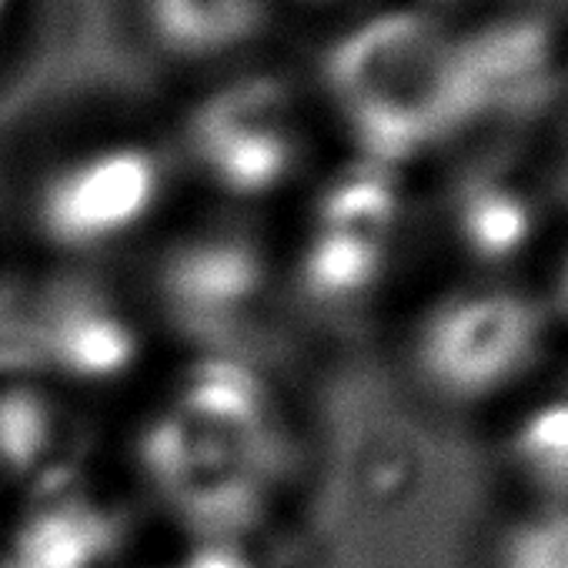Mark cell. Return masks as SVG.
Segmentation results:
<instances>
[{
	"instance_id": "obj_5",
	"label": "cell",
	"mask_w": 568,
	"mask_h": 568,
	"mask_svg": "<svg viewBox=\"0 0 568 568\" xmlns=\"http://www.w3.org/2000/svg\"><path fill=\"white\" fill-rule=\"evenodd\" d=\"M154 332L174 335L194 355H234L281 298L277 251L231 221L184 227L148 261L138 295Z\"/></svg>"
},
{
	"instance_id": "obj_13",
	"label": "cell",
	"mask_w": 568,
	"mask_h": 568,
	"mask_svg": "<svg viewBox=\"0 0 568 568\" xmlns=\"http://www.w3.org/2000/svg\"><path fill=\"white\" fill-rule=\"evenodd\" d=\"M161 568H261V558L244 545V535L187 531V545Z\"/></svg>"
},
{
	"instance_id": "obj_4",
	"label": "cell",
	"mask_w": 568,
	"mask_h": 568,
	"mask_svg": "<svg viewBox=\"0 0 568 568\" xmlns=\"http://www.w3.org/2000/svg\"><path fill=\"white\" fill-rule=\"evenodd\" d=\"M178 158L138 134L98 138L48 161L28 187L34 241L64 267H88L141 247L164 221Z\"/></svg>"
},
{
	"instance_id": "obj_17",
	"label": "cell",
	"mask_w": 568,
	"mask_h": 568,
	"mask_svg": "<svg viewBox=\"0 0 568 568\" xmlns=\"http://www.w3.org/2000/svg\"><path fill=\"white\" fill-rule=\"evenodd\" d=\"M308 4H332V0H308Z\"/></svg>"
},
{
	"instance_id": "obj_12",
	"label": "cell",
	"mask_w": 568,
	"mask_h": 568,
	"mask_svg": "<svg viewBox=\"0 0 568 568\" xmlns=\"http://www.w3.org/2000/svg\"><path fill=\"white\" fill-rule=\"evenodd\" d=\"M488 568H568V501H525L508 515Z\"/></svg>"
},
{
	"instance_id": "obj_11",
	"label": "cell",
	"mask_w": 568,
	"mask_h": 568,
	"mask_svg": "<svg viewBox=\"0 0 568 568\" xmlns=\"http://www.w3.org/2000/svg\"><path fill=\"white\" fill-rule=\"evenodd\" d=\"M501 462L525 501H568V395L528 405L505 432Z\"/></svg>"
},
{
	"instance_id": "obj_1",
	"label": "cell",
	"mask_w": 568,
	"mask_h": 568,
	"mask_svg": "<svg viewBox=\"0 0 568 568\" xmlns=\"http://www.w3.org/2000/svg\"><path fill=\"white\" fill-rule=\"evenodd\" d=\"M318 84L355 158L402 171L462 138L448 24L418 4L342 28L322 54Z\"/></svg>"
},
{
	"instance_id": "obj_10",
	"label": "cell",
	"mask_w": 568,
	"mask_h": 568,
	"mask_svg": "<svg viewBox=\"0 0 568 568\" xmlns=\"http://www.w3.org/2000/svg\"><path fill=\"white\" fill-rule=\"evenodd\" d=\"M148 41L181 64H217L254 44L271 0H138Z\"/></svg>"
},
{
	"instance_id": "obj_14",
	"label": "cell",
	"mask_w": 568,
	"mask_h": 568,
	"mask_svg": "<svg viewBox=\"0 0 568 568\" xmlns=\"http://www.w3.org/2000/svg\"><path fill=\"white\" fill-rule=\"evenodd\" d=\"M541 302H545L551 322L568 328V244L555 257V267H551V277H548V288L541 292Z\"/></svg>"
},
{
	"instance_id": "obj_8",
	"label": "cell",
	"mask_w": 568,
	"mask_h": 568,
	"mask_svg": "<svg viewBox=\"0 0 568 568\" xmlns=\"http://www.w3.org/2000/svg\"><path fill=\"white\" fill-rule=\"evenodd\" d=\"M24 335L38 378L68 395L118 392L138 378L158 338L141 298L121 295L88 267H68L34 302Z\"/></svg>"
},
{
	"instance_id": "obj_7",
	"label": "cell",
	"mask_w": 568,
	"mask_h": 568,
	"mask_svg": "<svg viewBox=\"0 0 568 568\" xmlns=\"http://www.w3.org/2000/svg\"><path fill=\"white\" fill-rule=\"evenodd\" d=\"M445 24L462 138L535 124L568 94V28L545 0H495Z\"/></svg>"
},
{
	"instance_id": "obj_16",
	"label": "cell",
	"mask_w": 568,
	"mask_h": 568,
	"mask_svg": "<svg viewBox=\"0 0 568 568\" xmlns=\"http://www.w3.org/2000/svg\"><path fill=\"white\" fill-rule=\"evenodd\" d=\"M18 4H21V0H0V44H4V38H8V31L14 24Z\"/></svg>"
},
{
	"instance_id": "obj_6",
	"label": "cell",
	"mask_w": 568,
	"mask_h": 568,
	"mask_svg": "<svg viewBox=\"0 0 568 568\" xmlns=\"http://www.w3.org/2000/svg\"><path fill=\"white\" fill-rule=\"evenodd\" d=\"M178 148V168L224 204L257 207L305 178L308 114L281 78L234 74L187 108Z\"/></svg>"
},
{
	"instance_id": "obj_15",
	"label": "cell",
	"mask_w": 568,
	"mask_h": 568,
	"mask_svg": "<svg viewBox=\"0 0 568 568\" xmlns=\"http://www.w3.org/2000/svg\"><path fill=\"white\" fill-rule=\"evenodd\" d=\"M415 4H418L422 11L442 18V21H455V18H465V14H471V11H478V8L495 4V0H415Z\"/></svg>"
},
{
	"instance_id": "obj_9",
	"label": "cell",
	"mask_w": 568,
	"mask_h": 568,
	"mask_svg": "<svg viewBox=\"0 0 568 568\" xmlns=\"http://www.w3.org/2000/svg\"><path fill=\"white\" fill-rule=\"evenodd\" d=\"M442 224L475 274H501L538 241V201L518 178L485 168L452 184Z\"/></svg>"
},
{
	"instance_id": "obj_3",
	"label": "cell",
	"mask_w": 568,
	"mask_h": 568,
	"mask_svg": "<svg viewBox=\"0 0 568 568\" xmlns=\"http://www.w3.org/2000/svg\"><path fill=\"white\" fill-rule=\"evenodd\" d=\"M555 322L541 292L471 274L432 295L405 332L412 382L448 408H481L521 388L545 362Z\"/></svg>"
},
{
	"instance_id": "obj_2",
	"label": "cell",
	"mask_w": 568,
	"mask_h": 568,
	"mask_svg": "<svg viewBox=\"0 0 568 568\" xmlns=\"http://www.w3.org/2000/svg\"><path fill=\"white\" fill-rule=\"evenodd\" d=\"M408 214L402 171L352 158L315 181L288 244L277 251L281 295L325 322L355 318L395 277Z\"/></svg>"
}]
</instances>
